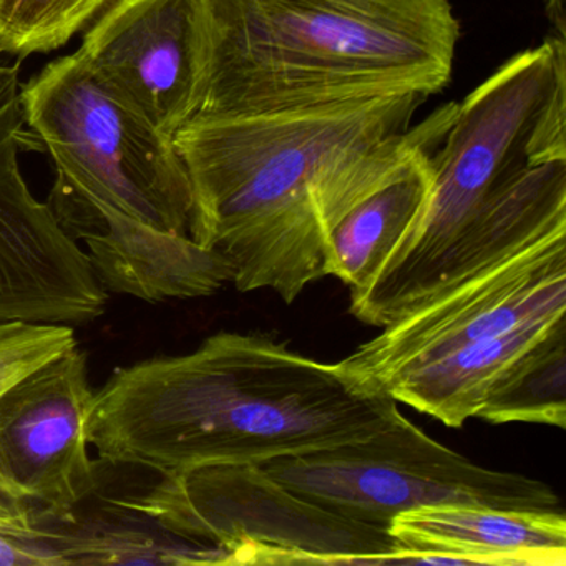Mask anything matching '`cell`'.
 <instances>
[{"label": "cell", "mask_w": 566, "mask_h": 566, "mask_svg": "<svg viewBox=\"0 0 566 566\" xmlns=\"http://www.w3.org/2000/svg\"><path fill=\"white\" fill-rule=\"evenodd\" d=\"M260 465L297 495L386 530L399 513L439 503L563 512L562 500L548 483L476 465L406 416L360 442Z\"/></svg>", "instance_id": "obj_8"}, {"label": "cell", "mask_w": 566, "mask_h": 566, "mask_svg": "<svg viewBox=\"0 0 566 566\" xmlns=\"http://www.w3.org/2000/svg\"><path fill=\"white\" fill-rule=\"evenodd\" d=\"M195 117L256 114L449 87V0H201Z\"/></svg>", "instance_id": "obj_3"}, {"label": "cell", "mask_w": 566, "mask_h": 566, "mask_svg": "<svg viewBox=\"0 0 566 566\" xmlns=\"http://www.w3.org/2000/svg\"><path fill=\"white\" fill-rule=\"evenodd\" d=\"M111 0H0V54L64 48Z\"/></svg>", "instance_id": "obj_16"}, {"label": "cell", "mask_w": 566, "mask_h": 566, "mask_svg": "<svg viewBox=\"0 0 566 566\" xmlns=\"http://www.w3.org/2000/svg\"><path fill=\"white\" fill-rule=\"evenodd\" d=\"M188 542L218 546L231 565H409L389 530L297 495L260 463H227L161 476L120 500Z\"/></svg>", "instance_id": "obj_7"}, {"label": "cell", "mask_w": 566, "mask_h": 566, "mask_svg": "<svg viewBox=\"0 0 566 566\" xmlns=\"http://www.w3.org/2000/svg\"><path fill=\"white\" fill-rule=\"evenodd\" d=\"M25 128L21 71L0 61V321L94 323L108 293L77 240L29 190L19 164Z\"/></svg>", "instance_id": "obj_9"}, {"label": "cell", "mask_w": 566, "mask_h": 566, "mask_svg": "<svg viewBox=\"0 0 566 566\" xmlns=\"http://www.w3.org/2000/svg\"><path fill=\"white\" fill-rule=\"evenodd\" d=\"M49 207L74 240L85 241L107 293L160 303L211 296L233 283L230 258L188 234L158 230L105 205L51 200Z\"/></svg>", "instance_id": "obj_12"}, {"label": "cell", "mask_w": 566, "mask_h": 566, "mask_svg": "<svg viewBox=\"0 0 566 566\" xmlns=\"http://www.w3.org/2000/svg\"><path fill=\"white\" fill-rule=\"evenodd\" d=\"M402 417L339 363L266 334L218 333L191 353L118 369L95 392L87 439L104 462L164 476L360 442Z\"/></svg>", "instance_id": "obj_2"}, {"label": "cell", "mask_w": 566, "mask_h": 566, "mask_svg": "<svg viewBox=\"0 0 566 566\" xmlns=\"http://www.w3.org/2000/svg\"><path fill=\"white\" fill-rule=\"evenodd\" d=\"M95 392L78 346L25 374L0 394V500L77 509L101 479L88 457Z\"/></svg>", "instance_id": "obj_10"}, {"label": "cell", "mask_w": 566, "mask_h": 566, "mask_svg": "<svg viewBox=\"0 0 566 566\" xmlns=\"http://www.w3.org/2000/svg\"><path fill=\"white\" fill-rule=\"evenodd\" d=\"M479 419L490 423L566 427V323L546 334L486 397Z\"/></svg>", "instance_id": "obj_15"}, {"label": "cell", "mask_w": 566, "mask_h": 566, "mask_svg": "<svg viewBox=\"0 0 566 566\" xmlns=\"http://www.w3.org/2000/svg\"><path fill=\"white\" fill-rule=\"evenodd\" d=\"M168 137L195 117L203 64L201 0H117L77 52Z\"/></svg>", "instance_id": "obj_11"}, {"label": "cell", "mask_w": 566, "mask_h": 566, "mask_svg": "<svg viewBox=\"0 0 566 566\" xmlns=\"http://www.w3.org/2000/svg\"><path fill=\"white\" fill-rule=\"evenodd\" d=\"M74 346L72 326L0 321V394Z\"/></svg>", "instance_id": "obj_18"}, {"label": "cell", "mask_w": 566, "mask_h": 566, "mask_svg": "<svg viewBox=\"0 0 566 566\" xmlns=\"http://www.w3.org/2000/svg\"><path fill=\"white\" fill-rule=\"evenodd\" d=\"M552 14L558 21V31L565 34V0H548Z\"/></svg>", "instance_id": "obj_19"}, {"label": "cell", "mask_w": 566, "mask_h": 566, "mask_svg": "<svg viewBox=\"0 0 566 566\" xmlns=\"http://www.w3.org/2000/svg\"><path fill=\"white\" fill-rule=\"evenodd\" d=\"M419 94L256 114L200 115L174 135L190 178L188 237L234 266L241 293L284 303L321 277L340 218L413 155L439 147L457 104L410 125Z\"/></svg>", "instance_id": "obj_1"}, {"label": "cell", "mask_w": 566, "mask_h": 566, "mask_svg": "<svg viewBox=\"0 0 566 566\" xmlns=\"http://www.w3.org/2000/svg\"><path fill=\"white\" fill-rule=\"evenodd\" d=\"M72 565V510L0 502V566Z\"/></svg>", "instance_id": "obj_17"}, {"label": "cell", "mask_w": 566, "mask_h": 566, "mask_svg": "<svg viewBox=\"0 0 566 566\" xmlns=\"http://www.w3.org/2000/svg\"><path fill=\"white\" fill-rule=\"evenodd\" d=\"M565 316L563 230L427 294L339 366L360 386L462 427Z\"/></svg>", "instance_id": "obj_4"}, {"label": "cell", "mask_w": 566, "mask_h": 566, "mask_svg": "<svg viewBox=\"0 0 566 566\" xmlns=\"http://www.w3.org/2000/svg\"><path fill=\"white\" fill-rule=\"evenodd\" d=\"M22 108L57 168L51 200L105 205L158 230L188 234L193 195L174 138L108 87L77 52L22 85Z\"/></svg>", "instance_id": "obj_6"}, {"label": "cell", "mask_w": 566, "mask_h": 566, "mask_svg": "<svg viewBox=\"0 0 566 566\" xmlns=\"http://www.w3.org/2000/svg\"><path fill=\"white\" fill-rule=\"evenodd\" d=\"M389 533L416 565H566L565 512L439 503L399 513Z\"/></svg>", "instance_id": "obj_13"}, {"label": "cell", "mask_w": 566, "mask_h": 566, "mask_svg": "<svg viewBox=\"0 0 566 566\" xmlns=\"http://www.w3.org/2000/svg\"><path fill=\"white\" fill-rule=\"evenodd\" d=\"M566 160V42L520 52L465 101L430 155L432 187L369 286L350 294L360 323L384 327L419 303L496 198L528 168Z\"/></svg>", "instance_id": "obj_5"}, {"label": "cell", "mask_w": 566, "mask_h": 566, "mask_svg": "<svg viewBox=\"0 0 566 566\" xmlns=\"http://www.w3.org/2000/svg\"><path fill=\"white\" fill-rule=\"evenodd\" d=\"M433 150L413 155L386 184L357 201L327 237L326 276L343 281L350 294L369 286L419 217L432 187Z\"/></svg>", "instance_id": "obj_14"}]
</instances>
